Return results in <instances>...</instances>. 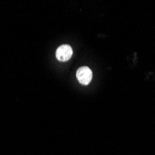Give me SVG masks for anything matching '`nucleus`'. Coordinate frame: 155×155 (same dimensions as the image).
Segmentation results:
<instances>
[{
    "label": "nucleus",
    "instance_id": "nucleus-1",
    "mask_svg": "<svg viewBox=\"0 0 155 155\" xmlns=\"http://www.w3.org/2000/svg\"><path fill=\"white\" fill-rule=\"evenodd\" d=\"M76 78L80 84L87 86L91 82L92 79V72L88 67H81L77 70Z\"/></svg>",
    "mask_w": 155,
    "mask_h": 155
},
{
    "label": "nucleus",
    "instance_id": "nucleus-2",
    "mask_svg": "<svg viewBox=\"0 0 155 155\" xmlns=\"http://www.w3.org/2000/svg\"><path fill=\"white\" fill-rule=\"evenodd\" d=\"M73 49L69 45H62L56 51V57L60 61H67L72 58Z\"/></svg>",
    "mask_w": 155,
    "mask_h": 155
}]
</instances>
